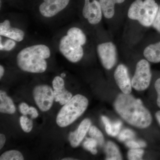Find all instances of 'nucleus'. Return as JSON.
Returning a JSON list of instances; mask_svg holds the SVG:
<instances>
[{
  "label": "nucleus",
  "mask_w": 160,
  "mask_h": 160,
  "mask_svg": "<svg viewBox=\"0 0 160 160\" xmlns=\"http://www.w3.org/2000/svg\"><path fill=\"white\" fill-rule=\"evenodd\" d=\"M70 0H43L38 11L42 18L50 19L58 16L69 5Z\"/></svg>",
  "instance_id": "nucleus-7"
},
{
  "label": "nucleus",
  "mask_w": 160,
  "mask_h": 160,
  "mask_svg": "<svg viewBox=\"0 0 160 160\" xmlns=\"http://www.w3.org/2000/svg\"><path fill=\"white\" fill-rule=\"evenodd\" d=\"M155 88L158 93L157 104L160 108V78L156 81Z\"/></svg>",
  "instance_id": "nucleus-30"
},
{
  "label": "nucleus",
  "mask_w": 160,
  "mask_h": 160,
  "mask_svg": "<svg viewBox=\"0 0 160 160\" xmlns=\"http://www.w3.org/2000/svg\"><path fill=\"white\" fill-rule=\"evenodd\" d=\"M91 126V122L90 119H85L82 121L75 131L70 132L69 139L72 147L75 148L80 145Z\"/></svg>",
  "instance_id": "nucleus-14"
},
{
  "label": "nucleus",
  "mask_w": 160,
  "mask_h": 160,
  "mask_svg": "<svg viewBox=\"0 0 160 160\" xmlns=\"http://www.w3.org/2000/svg\"><path fill=\"white\" fill-rule=\"evenodd\" d=\"M158 8L154 0H136L129 7L128 16L138 21L143 26L149 27L153 22Z\"/></svg>",
  "instance_id": "nucleus-5"
},
{
  "label": "nucleus",
  "mask_w": 160,
  "mask_h": 160,
  "mask_svg": "<svg viewBox=\"0 0 160 160\" xmlns=\"http://www.w3.org/2000/svg\"><path fill=\"white\" fill-rule=\"evenodd\" d=\"M20 122L23 131L26 132H31L33 127L32 120L28 118L26 115H23L20 118Z\"/></svg>",
  "instance_id": "nucleus-23"
},
{
  "label": "nucleus",
  "mask_w": 160,
  "mask_h": 160,
  "mask_svg": "<svg viewBox=\"0 0 160 160\" xmlns=\"http://www.w3.org/2000/svg\"><path fill=\"white\" fill-rule=\"evenodd\" d=\"M29 106L25 102L21 103L19 106L20 112L23 115H27L29 114Z\"/></svg>",
  "instance_id": "nucleus-29"
},
{
  "label": "nucleus",
  "mask_w": 160,
  "mask_h": 160,
  "mask_svg": "<svg viewBox=\"0 0 160 160\" xmlns=\"http://www.w3.org/2000/svg\"><path fill=\"white\" fill-rule=\"evenodd\" d=\"M152 26L155 29L160 32V6L159 7L158 10L152 23Z\"/></svg>",
  "instance_id": "nucleus-28"
},
{
  "label": "nucleus",
  "mask_w": 160,
  "mask_h": 160,
  "mask_svg": "<svg viewBox=\"0 0 160 160\" xmlns=\"http://www.w3.org/2000/svg\"><path fill=\"white\" fill-rule=\"evenodd\" d=\"M87 37L82 29L77 26L69 27L58 41L59 51L72 63L80 62L84 56L83 46L86 45Z\"/></svg>",
  "instance_id": "nucleus-3"
},
{
  "label": "nucleus",
  "mask_w": 160,
  "mask_h": 160,
  "mask_svg": "<svg viewBox=\"0 0 160 160\" xmlns=\"http://www.w3.org/2000/svg\"><path fill=\"white\" fill-rule=\"evenodd\" d=\"M0 37L14 40L18 43L25 39L26 32L23 29L14 26L9 19L6 18L0 23Z\"/></svg>",
  "instance_id": "nucleus-11"
},
{
  "label": "nucleus",
  "mask_w": 160,
  "mask_h": 160,
  "mask_svg": "<svg viewBox=\"0 0 160 160\" xmlns=\"http://www.w3.org/2000/svg\"><path fill=\"white\" fill-rule=\"evenodd\" d=\"M102 11L99 1L85 0L82 15L91 25L98 24L102 20Z\"/></svg>",
  "instance_id": "nucleus-10"
},
{
  "label": "nucleus",
  "mask_w": 160,
  "mask_h": 160,
  "mask_svg": "<svg viewBox=\"0 0 160 160\" xmlns=\"http://www.w3.org/2000/svg\"><path fill=\"white\" fill-rule=\"evenodd\" d=\"M98 55L104 68L110 69L117 61V50L113 43L106 42L99 44L97 46Z\"/></svg>",
  "instance_id": "nucleus-9"
},
{
  "label": "nucleus",
  "mask_w": 160,
  "mask_h": 160,
  "mask_svg": "<svg viewBox=\"0 0 160 160\" xmlns=\"http://www.w3.org/2000/svg\"><path fill=\"white\" fill-rule=\"evenodd\" d=\"M125 0H99L104 17L110 19L113 17L115 13V5L125 2Z\"/></svg>",
  "instance_id": "nucleus-17"
},
{
  "label": "nucleus",
  "mask_w": 160,
  "mask_h": 160,
  "mask_svg": "<svg viewBox=\"0 0 160 160\" xmlns=\"http://www.w3.org/2000/svg\"><path fill=\"white\" fill-rule=\"evenodd\" d=\"M31 116V119H35L38 116V113L37 109L34 107H30L29 111V114Z\"/></svg>",
  "instance_id": "nucleus-32"
},
{
  "label": "nucleus",
  "mask_w": 160,
  "mask_h": 160,
  "mask_svg": "<svg viewBox=\"0 0 160 160\" xmlns=\"http://www.w3.org/2000/svg\"><path fill=\"white\" fill-rule=\"evenodd\" d=\"M88 103V100L84 96L75 95L59 112L56 118L58 126L65 127L73 123L86 111Z\"/></svg>",
  "instance_id": "nucleus-4"
},
{
  "label": "nucleus",
  "mask_w": 160,
  "mask_h": 160,
  "mask_svg": "<svg viewBox=\"0 0 160 160\" xmlns=\"http://www.w3.org/2000/svg\"><path fill=\"white\" fill-rule=\"evenodd\" d=\"M102 120L104 125H105L106 132H107V134L110 135L111 132L112 123L106 117H102Z\"/></svg>",
  "instance_id": "nucleus-27"
},
{
  "label": "nucleus",
  "mask_w": 160,
  "mask_h": 160,
  "mask_svg": "<svg viewBox=\"0 0 160 160\" xmlns=\"http://www.w3.org/2000/svg\"><path fill=\"white\" fill-rule=\"evenodd\" d=\"M144 55L151 62H160V42L147 46L144 51Z\"/></svg>",
  "instance_id": "nucleus-16"
},
{
  "label": "nucleus",
  "mask_w": 160,
  "mask_h": 160,
  "mask_svg": "<svg viewBox=\"0 0 160 160\" xmlns=\"http://www.w3.org/2000/svg\"><path fill=\"white\" fill-rule=\"evenodd\" d=\"M126 146L130 149H138L141 148L138 142L132 140H129L126 142Z\"/></svg>",
  "instance_id": "nucleus-31"
},
{
  "label": "nucleus",
  "mask_w": 160,
  "mask_h": 160,
  "mask_svg": "<svg viewBox=\"0 0 160 160\" xmlns=\"http://www.w3.org/2000/svg\"><path fill=\"white\" fill-rule=\"evenodd\" d=\"M156 117L157 118L159 124L160 125V111L157 112L156 113Z\"/></svg>",
  "instance_id": "nucleus-36"
},
{
  "label": "nucleus",
  "mask_w": 160,
  "mask_h": 160,
  "mask_svg": "<svg viewBox=\"0 0 160 160\" xmlns=\"http://www.w3.org/2000/svg\"><path fill=\"white\" fill-rule=\"evenodd\" d=\"M135 136V134L134 132L131 129H124L120 132L118 137V138L119 141L123 142L126 140L133 138Z\"/></svg>",
  "instance_id": "nucleus-25"
},
{
  "label": "nucleus",
  "mask_w": 160,
  "mask_h": 160,
  "mask_svg": "<svg viewBox=\"0 0 160 160\" xmlns=\"http://www.w3.org/2000/svg\"><path fill=\"white\" fill-rule=\"evenodd\" d=\"M116 111L123 119L132 126L145 129L152 121L151 113L142 105V101L129 94L121 93L115 101Z\"/></svg>",
  "instance_id": "nucleus-1"
},
{
  "label": "nucleus",
  "mask_w": 160,
  "mask_h": 160,
  "mask_svg": "<svg viewBox=\"0 0 160 160\" xmlns=\"http://www.w3.org/2000/svg\"><path fill=\"white\" fill-rule=\"evenodd\" d=\"M114 76L118 86L123 93L130 94L132 91V83L127 67L123 64H120L115 71Z\"/></svg>",
  "instance_id": "nucleus-13"
},
{
  "label": "nucleus",
  "mask_w": 160,
  "mask_h": 160,
  "mask_svg": "<svg viewBox=\"0 0 160 160\" xmlns=\"http://www.w3.org/2000/svg\"><path fill=\"white\" fill-rule=\"evenodd\" d=\"M5 73V69L2 65L0 66V79H2Z\"/></svg>",
  "instance_id": "nucleus-34"
},
{
  "label": "nucleus",
  "mask_w": 160,
  "mask_h": 160,
  "mask_svg": "<svg viewBox=\"0 0 160 160\" xmlns=\"http://www.w3.org/2000/svg\"><path fill=\"white\" fill-rule=\"evenodd\" d=\"M18 42L14 40L0 37V50L1 52H10L14 50Z\"/></svg>",
  "instance_id": "nucleus-19"
},
{
  "label": "nucleus",
  "mask_w": 160,
  "mask_h": 160,
  "mask_svg": "<svg viewBox=\"0 0 160 160\" xmlns=\"http://www.w3.org/2000/svg\"><path fill=\"white\" fill-rule=\"evenodd\" d=\"M16 111V107L12 99L7 95L5 91H0V112L2 113L13 114Z\"/></svg>",
  "instance_id": "nucleus-15"
},
{
  "label": "nucleus",
  "mask_w": 160,
  "mask_h": 160,
  "mask_svg": "<svg viewBox=\"0 0 160 160\" xmlns=\"http://www.w3.org/2000/svg\"><path fill=\"white\" fill-rule=\"evenodd\" d=\"M66 74H65V73H62V74H61V76L62 77V78H64L65 77V76H66Z\"/></svg>",
  "instance_id": "nucleus-38"
},
{
  "label": "nucleus",
  "mask_w": 160,
  "mask_h": 160,
  "mask_svg": "<svg viewBox=\"0 0 160 160\" xmlns=\"http://www.w3.org/2000/svg\"><path fill=\"white\" fill-rule=\"evenodd\" d=\"M138 142L141 148H144V147H145L146 146V142H144V141H138Z\"/></svg>",
  "instance_id": "nucleus-35"
},
{
  "label": "nucleus",
  "mask_w": 160,
  "mask_h": 160,
  "mask_svg": "<svg viewBox=\"0 0 160 160\" xmlns=\"http://www.w3.org/2000/svg\"><path fill=\"white\" fill-rule=\"evenodd\" d=\"M63 160H74V159L71 158H65L63 159Z\"/></svg>",
  "instance_id": "nucleus-37"
},
{
  "label": "nucleus",
  "mask_w": 160,
  "mask_h": 160,
  "mask_svg": "<svg viewBox=\"0 0 160 160\" xmlns=\"http://www.w3.org/2000/svg\"><path fill=\"white\" fill-rule=\"evenodd\" d=\"M105 151L106 154V160H119L122 159V155L118 146L112 142H107Z\"/></svg>",
  "instance_id": "nucleus-18"
},
{
  "label": "nucleus",
  "mask_w": 160,
  "mask_h": 160,
  "mask_svg": "<svg viewBox=\"0 0 160 160\" xmlns=\"http://www.w3.org/2000/svg\"><path fill=\"white\" fill-rule=\"evenodd\" d=\"M98 145L97 141L92 138H87L83 143L84 148L90 151L92 154L97 153V150L96 148Z\"/></svg>",
  "instance_id": "nucleus-22"
},
{
  "label": "nucleus",
  "mask_w": 160,
  "mask_h": 160,
  "mask_svg": "<svg viewBox=\"0 0 160 160\" xmlns=\"http://www.w3.org/2000/svg\"><path fill=\"white\" fill-rule=\"evenodd\" d=\"M151 77L149 63L146 60H141L137 64L135 72L132 80V86L137 91H143L149 87Z\"/></svg>",
  "instance_id": "nucleus-6"
},
{
  "label": "nucleus",
  "mask_w": 160,
  "mask_h": 160,
  "mask_svg": "<svg viewBox=\"0 0 160 160\" xmlns=\"http://www.w3.org/2000/svg\"><path fill=\"white\" fill-rule=\"evenodd\" d=\"M33 96L37 105L42 111H48L52 106L54 94L50 86L42 85L36 86L33 89Z\"/></svg>",
  "instance_id": "nucleus-8"
},
{
  "label": "nucleus",
  "mask_w": 160,
  "mask_h": 160,
  "mask_svg": "<svg viewBox=\"0 0 160 160\" xmlns=\"http://www.w3.org/2000/svg\"><path fill=\"white\" fill-rule=\"evenodd\" d=\"M6 142V137L2 133H1L0 134V149H2L3 148Z\"/></svg>",
  "instance_id": "nucleus-33"
},
{
  "label": "nucleus",
  "mask_w": 160,
  "mask_h": 160,
  "mask_svg": "<svg viewBox=\"0 0 160 160\" xmlns=\"http://www.w3.org/2000/svg\"><path fill=\"white\" fill-rule=\"evenodd\" d=\"M54 100L60 105H64L69 102L72 97V94L65 87V82L61 76L55 77L52 80Z\"/></svg>",
  "instance_id": "nucleus-12"
},
{
  "label": "nucleus",
  "mask_w": 160,
  "mask_h": 160,
  "mask_svg": "<svg viewBox=\"0 0 160 160\" xmlns=\"http://www.w3.org/2000/svg\"><path fill=\"white\" fill-rule=\"evenodd\" d=\"M144 150L142 149H131L128 152V158L130 160H142Z\"/></svg>",
  "instance_id": "nucleus-24"
},
{
  "label": "nucleus",
  "mask_w": 160,
  "mask_h": 160,
  "mask_svg": "<svg viewBox=\"0 0 160 160\" xmlns=\"http://www.w3.org/2000/svg\"><path fill=\"white\" fill-rule=\"evenodd\" d=\"M51 48L43 43L26 46L16 56V63L21 70L30 73H41L46 71L47 60L52 54Z\"/></svg>",
  "instance_id": "nucleus-2"
},
{
  "label": "nucleus",
  "mask_w": 160,
  "mask_h": 160,
  "mask_svg": "<svg viewBox=\"0 0 160 160\" xmlns=\"http://www.w3.org/2000/svg\"><path fill=\"white\" fill-rule=\"evenodd\" d=\"M1 160H23L22 154L18 150H9L5 152L0 157Z\"/></svg>",
  "instance_id": "nucleus-20"
},
{
  "label": "nucleus",
  "mask_w": 160,
  "mask_h": 160,
  "mask_svg": "<svg viewBox=\"0 0 160 160\" xmlns=\"http://www.w3.org/2000/svg\"><path fill=\"white\" fill-rule=\"evenodd\" d=\"M122 126V122L121 121H118L114 122L112 123L111 132L110 136L112 137H116L118 134L120 129Z\"/></svg>",
  "instance_id": "nucleus-26"
},
{
  "label": "nucleus",
  "mask_w": 160,
  "mask_h": 160,
  "mask_svg": "<svg viewBox=\"0 0 160 160\" xmlns=\"http://www.w3.org/2000/svg\"><path fill=\"white\" fill-rule=\"evenodd\" d=\"M89 135L91 138L97 141L98 145L102 146L104 143V136L102 133L96 126H92L89 129Z\"/></svg>",
  "instance_id": "nucleus-21"
}]
</instances>
